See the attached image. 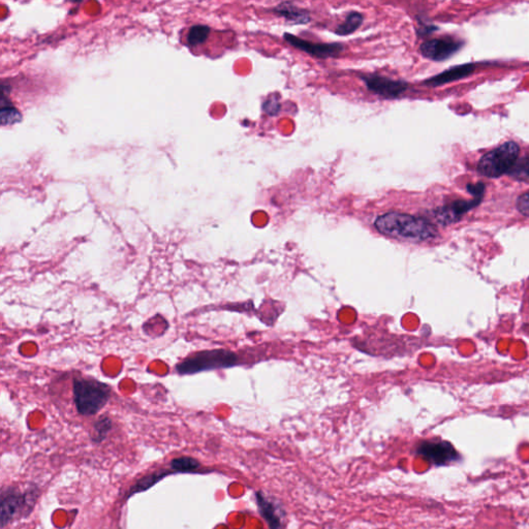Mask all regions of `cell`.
Listing matches in <instances>:
<instances>
[{"label":"cell","instance_id":"13","mask_svg":"<svg viewBox=\"0 0 529 529\" xmlns=\"http://www.w3.org/2000/svg\"><path fill=\"white\" fill-rule=\"evenodd\" d=\"M474 65H473L456 66V68H450V70H446V72L442 73L437 76L430 78L427 81H425V85L437 87V86H442L444 84L450 83V82L457 81L462 78L469 76L474 72Z\"/></svg>","mask_w":529,"mask_h":529},{"label":"cell","instance_id":"15","mask_svg":"<svg viewBox=\"0 0 529 529\" xmlns=\"http://www.w3.org/2000/svg\"><path fill=\"white\" fill-rule=\"evenodd\" d=\"M363 21L364 17L361 13H359V11H351L346 16L344 22L337 27L335 33L338 34V36H348V34H352L361 26Z\"/></svg>","mask_w":529,"mask_h":529},{"label":"cell","instance_id":"5","mask_svg":"<svg viewBox=\"0 0 529 529\" xmlns=\"http://www.w3.org/2000/svg\"><path fill=\"white\" fill-rule=\"evenodd\" d=\"M416 454L434 466H446L460 460L459 453L454 448L453 444L441 439L420 442L417 446Z\"/></svg>","mask_w":529,"mask_h":529},{"label":"cell","instance_id":"14","mask_svg":"<svg viewBox=\"0 0 529 529\" xmlns=\"http://www.w3.org/2000/svg\"><path fill=\"white\" fill-rule=\"evenodd\" d=\"M273 11L286 18L287 21L295 23V24H305L310 21L309 11L298 8L291 2H284L279 4L274 8Z\"/></svg>","mask_w":529,"mask_h":529},{"label":"cell","instance_id":"21","mask_svg":"<svg viewBox=\"0 0 529 529\" xmlns=\"http://www.w3.org/2000/svg\"><path fill=\"white\" fill-rule=\"evenodd\" d=\"M521 312L524 318L529 319V278L524 287L523 297H522Z\"/></svg>","mask_w":529,"mask_h":529},{"label":"cell","instance_id":"12","mask_svg":"<svg viewBox=\"0 0 529 529\" xmlns=\"http://www.w3.org/2000/svg\"><path fill=\"white\" fill-rule=\"evenodd\" d=\"M211 33V28L207 25H193L182 31L181 43L195 52V50H201L206 44Z\"/></svg>","mask_w":529,"mask_h":529},{"label":"cell","instance_id":"9","mask_svg":"<svg viewBox=\"0 0 529 529\" xmlns=\"http://www.w3.org/2000/svg\"><path fill=\"white\" fill-rule=\"evenodd\" d=\"M461 43L453 40H431L424 42L420 47L422 55L434 61H442L450 58L461 48Z\"/></svg>","mask_w":529,"mask_h":529},{"label":"cell","instance_id":"1","mask_svg":"<svg viewBox=\"0 0 529 529\" xmlns=\"http://www.w3.org/2000/svg\"><path fill=\"white\" fill-rule=\"evenodd\" d=\"M375 227L380 234L386 236L418 242L437 236V229L430 221L399 212H388L378 216Z\"/></svg>","mask_w":529,"mask_h":529},{"label":"cell","instance_id":"4","mask_svg":"<svg viewBox=\"0 0 529 529\" xmlns=\"http://www.w3.org/2000/svg\"><path fill=\"white\" fill-rule=\"evenodd\" d=\"M519 146L507 142L488 152L479 161L478 172L483 176L497 178L512 170L518 161Z\"/></svg>","mask_w":529,"mask_h":529},{"label":"cell","instance_id":"18","mask_svg":"<svg viewBox=\"0 0 529 529\" xmlns=\"http://www.w3.org/2000/svg\"><path fill=\"white\" fill-rule=\"evenodd\" d=\"M112 429V420L109 417H102L95 425L93 441L100 442L106 439L109 431Z\"/></svg>","mask_w":529,"mask_h":529},{"label":"cell","instance_id":"23","mask_svg":"<svg viewBox=\"0 0 529 529\" xmlns=\"http://www.w3.org/2000/svg\"><path fill=\"white\" fill-rule=\"evenodd\" d=\"M469 191L471 195H474V198H482L483 193H484L485 186L483 183H478L476 186H469Z\"/></svg>","mask_w":529,"mask_h":529},{"label":"cell","instance_id":"3","mask_svg":"<svg viewBox=\"0 0 529 529\" xmlns=\"http://www.w3.org/2000/svg\"><path fill=\"white\" fill-rule=\"evenodd\" d=\"M238 363L236 353L225 350L204 351L193 353L177 364L176 371L179 375H195L202 371L228 368Z\"/></svg>","mask_w":529,"mask_h":529},{"label":"cell","instance_id":"2","mask_svg":"<svg viewBox=\"0 0 529 529\" xmlns=\"http://www.w3.org/2000/svg\"><path fill=\"white\" fill-rule=\"evenodd\" d=\"M73 391L77 410L83 416L97 415L111 397V388L93 378H75Z\"/></svg>","mask_w":529,"mask_h":529},{"label":"cell","instance_id":"11","mask_svg":"<svg viewBox=\"0 0 529 529\" xmlns=\"http://www.w3.org/2000/svg\"><path fill=\"white\" fill-rule=\"evenodd\" d=\"M24 505V497L16 491L8 489L2 493L1 497V525H6L11 519L15 518L20 508Z\"/></svg>","mask_w":529,"mask_h":529},{"label":"cell","instance_id":"6","mask_svg":"<svg viewBox=\"0 0 529 529\" xmlns=\"http://www.w3.org/2000/svg\"><path fill=\"white\" fill-rule=\"evenodd\" d=\"M362 79L366 87L371 92L388 100L398 99L403 93L407 92L410 87L407 82L378 76V75H367Z\"/></svg>","mask_w":529,"mask_h":529},{"label":"cell","instance_id":"19","mask_svg":"<svg viewBox=\"0 0 529 529\" xmlns=\"http://www.w3.org/2000/svg\"><path fill=\"white\" fill-rule=\"evenodd\" d=\"M263 110L264 113L268 114V115H277L278 112L280 111L279 100H277V97H276L275 95L269 97L266 102H264Z\"/></svg>","mask_w":529,"mask_h":529},{"label":"cell","instance_id":"8","mask_svg":"<svg viewBox=\"0 0 529 529\" xmlns=\"http://www.w3.org/2000/svg\"><path fill=\"white\" fill-rule=\"evenodd\" d=\"M255 501L260 514L269 525V529L284 528V513L276 501L266 496L263 491L255 492Z\"/></svg>","mask_w":529,"mask_h":529},{"label":"cell","instance_id":"10","mask_svg":"<svg viewBox=\"0 0 529 529\" xmlns=\"http://www.w3.org/2000/svg\"><path fill=\"white\" fill-rule=\"evenodd\" d=\"M481 200H482L481 198H474L471 202L453 203L452 205L435 210L434 215L433 216H434L435 220L439 221V223H444V225L446 223H454V221L459 220L460 216L464 214L465 212L476 206L481 202Z\"/></svg>","mask_w":529,"mask_h":529},{"label":"cell","instance_id":"7","mask_svg":"<svg viewBox=\"0 0 529 529\" xmlns=\"http://www.w3.org/2000/svg\"><path fill=\"white\" fill-rule=\"evenodd\" d=\"M284 41L301 51L306 52L309 55L325 59L329 57H336L343 51L344 47L341 44H314L309 41L302 40L298 36L289 33L284 34Z\"/></svg>","mask_w":529,"mask_h":529},{"label":"cell","instance_id":"22","mask_svg":"<svg viewBox=\"0 0 529 529\" xmlns=\"http://www.w3.org/2000/svg\"><path fill=\"white\" fill-rule=\"evenodd\" d=\"M17 115L20 116L19 113H18L17 111L14 110V109H11V110H6V109H4L1 112L2 123L6 124V122L11 123L17 122Z\"/></svg>","mask_w":529,"mask_h":529},{"label":"cell","instance_id":"16","mask_svg":"<svg viewBox=\"0 0 529 529\" xmlns=\"http://www.w3.org/2000/svg\"><path fill=\"white\" fill-rule=\"evenodd\" d=\"M171 466L175 471L186 473V471H196L200 467V463L191 457H180L171 462Z\"/></svg>","mask_w":529,"mask_h":529},{"label":"cell","instance_id":"20","mask_svg":"<svg viewBox=\"0 0 529 529\" xmlns=\"http://www.w3.org/2000/svg\"><path fill=\"white\" fill-rule=\"evenodd\" d=\"M517 209L522 215L529 218V191L520 196L517 200Z\"/></svg>","mask_w":529,"mask_h":529},{"label":"cell","instance_id":"17","mask_svg":"<svg viewBox=\"0 0 529 529\" xmlns=\"http://www.w3.org/2000/svg\"><path fill=\"white\" fill-rule=\"evenodd\" d=\"M511 176L520 181H528L529 180V157L517 161L512 170L510 171Z\"/></svg>","mask_w":529,"mask_h":529}]
</instances>
